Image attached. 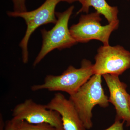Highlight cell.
Returning a JSON list of instances; mask_svg holds the SVG:
<instances>
[{
	"instance_id": "cell-3",
	"label": "cell",
	"mask_w": 130,
	"mask_h": 130,
	"mask_svg": "<svg viewBox=\"0 0 130 130\" xmlns=\"http://www.w3.org/2000/svg\"><path fill=\"white\" fill-rule=\"evenodd\" d=\"M74 9V6H72L63 12H56L57 21L54 26L50 30H41L42 46L33 62V67L38 64L53 50L70 48L78 43L72 36L68 27L69 19Z\"/></svg>"
},
{
	"instance_id": "cell-11",
	"label": "cell",
	"mask_w": 130,
	"mask_h": 130,
	"mask_svg": "<svg viewBox=\"0 0 130 130\" xmlns=\"http://www.w3.org/2000/svg\"><path fill=\"white\" fill-rule=\"evenodd\" d=\"M12 121L14 123L15 130H59L47 123L32 124L24 120Z\"/></svg>"
},
{
	"instance_id": "cell-9",
	"label": "cell",
	"mask_w": 130,
	"mask_h": 130,
	"mask_svg": "<svg viewBox=\"0 0 130 130\" xmlns=\"http://www.w3.org/2000/svg\"><path fill=\"white\" fill-rule=\"evenodd\" d=\"M48 109L60 115L64 130H86L83 123L73 103L61 93L55 94L46 105Z\"/></svg>"
},
{
	"instance_id": "cell-14",
	"label": "cell",
	"mask_w": 130,
	"mask_h": 130,
	"mask_svg": "<svg viewBox=\"0 0 130 130\" xmlns=\"http://www.w3.org/2000/svg\"><path fill=\"white\" fill-rule=\"evenodd\" d=\"M4 130H15L14 123L12 120L8 121Z\"/></svg>"
},
{
	"instance_id": "cell-5",
	"label": "cell",
	"mask_w": 130,
	"mask_h": 130,
	"mask_svg": "<svg viewBox=\"0 0 130 130\" xmlns=\"http://www.w3.org/2000/svg\"><path fill=\"white\" fill-rule=\"evenodd\" d=\"M100 15L96 11L81 15L78 23L70 27V32L77 42L85 43L95 40L101 42L103 46L109 45L110 35L118 28L119 20L102 26Z\"/></svg>"
},
{
	"instance_id": "cell-7",
	"label": "cell",
	"mask_w": 130,
	"mask_h": 130,
	"mask_svg": "<svg viewBox=\"0 0 130 130\" xmlns=\"http://www.w3.org/2000/svg\"><path fill=\"white\" fill-rule=\"evenodd\" d=\"M12 113L13 121L24 120L32 124L47 123L59 130H64L59 114L48 109L46 105L36 103L32 99H27L18 104Z\"/></svg>"
},
{
	"instance_id": "cell-13",
	"label": "cell",
	"mask_w": 130,
	"mask_h": 130,
	"mask_svg": "<svg viewBox=\"0 0 130 130\" xmlns=\"http://www.w3.org/2000/svg\"><path fill=\"white\" fill-rule=\"evenodd\" d=\"M125 121L121 122L120 120L115 119L114 123L111 126L105 130H124V124Z\"/></svg>"
},
{
	"instance_id": "cell-16",
	"label": "cell",
	"mask_w": 130,
	"mask_h": 130,
	"mask_svg": "<svg viewBox=\"0 0 130 130\" xmlns=\"http://www.w3.org/2000/svg\"><path fill=\"white\" fill-rule=\"evenodd\" d=\"M129 108L130 110V96L129 97Z\"/></svg>"
},
{
	"instance_id": "cell-8",
	"label": "cell",
	"mask_w": 130,
	"mask_h": 130,
	"mask_svg": "<svg viewBox=\"0 0 130 130\" xmlns=\"http://www.w3.org/2000/svg\"><path fill=\"white\" fill-rule=\"evenodd\" d=\"M102 76L109 89V102L113 104L116 110V119L126 121V126H130V95L126 90L127 85L120 80L119 76L110 74Z\"/></svg>"
},
{
	"instance_id": "cell-1",
	"label": "cell",
	"mask_w": 130,
	"mask_h": 130,
	"mask_svg": "<svg viewBox=\"0 0 130 130\" xmlns=\"http://www.w3.org/2000/svg\"><path fill=\"white\" fill-rule=\"evenodd\" d=\"M102 76L94 74L74 94L70 96L85 129L93 127L92 110L96 105L106 108L109 106V98L102 85Z\"/></svg>"
},
{
	"instance_id": "cell-4",
	"label": "cell",
	"mask_w": 130,
	"mask_h": 130,
	"mask_svg": "<svg viewBox=\"0 0 130 130\" xmlns=\"http://www.w3.org/2000/svg\"><path fill=\"white\" fill-rule=\"evenodd\" d=\"M61 0H46L41 6L33 11L18 13L8 11L9 17L21 18L25 21L27 26L24 36L19 46L21 48L22 61L24 64L29 61L28 45L31 35L38 27L48 24H55L57 22L55 8Z\"/></svg>"
},
{
	"instance_id": "cell-10",
	"label": "cell",
	"mask_w": 130,
	"mask_h": 130,
	"mask_svg": "<svg viewBox=\"0 0 130 130\" xmlns=\"http://www.w3.org/2000/svg\"><path fill=\"white\" fill-rule=\"evenodd\" d=\"M79 2L82 6L77 13V15L82 12L88 13L90 7H93L96 12L104 16L109 24L119 20L118 7L111 6L106 0H79Z\"/></svg>"
},
{
	"instance_id": "cell-6",
	"label": "cell",
	"mask_w": 130,
	"mask_h": 130,
	"mask_svg": "<svg viewBox=\"0 0 130 130\" xmlns=\"http://www.w3.org/2000/svg\"><path fill=\"white\" fill-rule=\"evenodd\" d=\"M95 59L94 74L119 76L130 68V52L119 45L100 47Z\"/></svg>"
},
{
	"instance_id": "cell-15",
	"label": "cell",
	"mask_w": 130,
	"mask_h": 130,
	"mask_svg": "<svg viewBox=\"0 0 130 130\" xmlns=\"http://www.w3.org/2000/svg\"><path fill=\"white\" fill-rule=\"evenodd\" d=\"M63 2H66L68 3H72L75 2L79 1V0H61Z\"/></svg>"
},
{
	"instance_id": "cell-12",
	"label": "cell",
	"mask_w": 130,
	"mask_h": 130,
	"mask_svg": "<svg viewBox=\"0 0 130 130\" xmlns=\"http://www.w3.org/2000/svg\"><path fill=\"white\" fill-rule=\"evenodd\" d=\"M13 4V11L20 13L27 11L26 0H12Z\"/></svg>"
},
{
	"instance_id": "cell-2",
	"label": "cell",
	"mask_w": 130,
	"mask_h": 130,
	"mask_svg": "<svg viewBox=\"0 0 130 130\" xmlns=\"http://www.w3.org/2000/svg\"><path fill=\"white\" fill-rule=\"evenodd\" d=\"M93 65L85 59L81 61L80 68L70 66L60 75H47L42 84L34 85L31 89L34 91L43 90L63 91L72 95L94 75Z\"/></svg>"
}]
</instances>
